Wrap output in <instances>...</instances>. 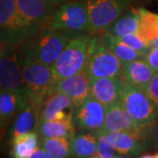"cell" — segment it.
I'll use <instances>...</instances> for the list:
<instances>
[{"label": "cell", "mask_w": 158, "mask_h": 158, "mask_svg": "<svg viewBox=\"0 0 158 158\" xmlns=\"http://www.w3.org/2000/svg\"><path fill=\"white\" fill-rule=\"evenodd\" d=\"M65 31L42 28L19 45L22 58L53 67L70 40Z\"/></svg>", "instance_id": "1"}, {"label": "cell", "mask_w": 158, "mask_h": 158, "mask_svg": "<svg viewBox=\"0 0 158 158\" xmlns=\"http://www.w3.org/2000/svg\"><path fill=\"white\" fill-rule=\"evenodd\" d=\"M20 60L30 104L41 111L47 99L56 91L58 80L52 67L23 58Z\"/></svg>", "instance_id": "2"}, {"label": "cell", "mask_w": 158, "mask_h": 158, "mask_svg": "<svg viewBox=\"0 0 158 158\" xmlns=\"http://www.w3.org/2000/svg\"><path fill=\"white\" fill-rule=\"evenodd\" d=\"M0 27L1 44L11 47L19 46L40 30L20 15L14 0H0Z\"/></svg>", "instance_id": "3"}, {"label": "cell", "mask_w": 158, "mask_h": 158, "mask_svg": "<svg viewBox=\"0 0 158 158\" xmlns=\"http://www.w3.org/2000/svg\"><path fill=\"white\" fill-rule=\"evenodd\" d=\"M93 35L79 34L72 37L52 67L58 81L67 78L86 69Z\"/></svg>", "instance_id": "4"}, {"label": "cell", "mask_w": 158, "mask_h": 158, "mask_svg": "<svg viewBox=\"0 0 158 158\" xmlns=\"http://www.w3.org/2000/svg\"><path fill=\"white\" fill-rule=\"evenodd\" d=\"M42 28L51 30L90 33V19L84 0H72L57 8Z\"/></svg>", "instance_id": "5"}, {"label": "cell", "mask_w": 158, "mask_h": 158, "mask_svg": "<svg viewBox=\"0 0 158 158\" xmlns=\"http://www.w3.org/2000/svg\"><path fill=\"white\" fill-rule=\"evenodd\" d=\"M121 103L139 126L148 128L158 118V107L146 92L123 79Z\"/></svg>", "instance_id": "6"}, {"label": "cell", "mask_w": 158, "mask_h": 158, "mask_svg": "<svg viewBox=\"0 0 158 158\" xmlns=\"http://www.w3.org/2000/svg\"><path fill=\"white\" fill-rule=\"evenodd\" d=\"M86 69L90 77H124L120 60L102 44L98 35H93Z\"/></svg>", "instance_id": "7"}, {"label": "cell", "mask_w": 158, "mask_h": 158, "mask_svg": "<svg viewBox=\"0 0 158 158\" xmlns=\"http://www.w3.org/2000/svg\"><path fill=\"white\" fill-rule=\"evenodd\" d=\"M90 19V33L103 32L128 9L131 0H84Z\"/></svg>", "instance_id": "8"}, {"label": "cell", "mask_w": 158, "mask_h": 158, "mask_svg": "<svg viewBox=\"0 0 158 158\" xmlns=\"http://www.w3.org/2000/svg\"><path fill=\"white\" fill-rule=\"evenodd\" d=\"M13 47L2 45L0 58V85L1 90L17 91L27 94L21 61L16 52L11 50Z\"/></svg>", "instance_id": "9"}, {"label": "cell", "mask_w": 158, "mask_h": 158, "mask_svg": "<svg viewBox=\"0 0 158 158\" xmlns=\"http://www.w3.org/2000/svg\"><path fill=\"white\" fill-rule=\"evenodd\" d=\"M106 113V107L90 95L74 111L75 128L94 132L101 130L105 124Z\"/></svg>", "instance_id": "10"}, {"label": "cell", "mask_w": 158, "mask_h": 158, "mask_svg": "<svg viewBox=\"0 0 158 158\" xmlns=\"http://www.w3.org/2000/svg\"><path fill=\"white\" fill-rule=\"evenodd\" d=\"M101 130L106 133L127 132L141 136L145 139L147 128L137 124L120 102L110 107H106L105 124Z\"/></svg>", "instance_id": "11"}, {"label": "cell", "mask_w": 158, "mask_h": 158, "mask_svg": "<svg viewBox=\"0 0 158 158\" xmlns=\"http://www.w3.org/2000/svg\"><path fill=\"white\" fill-rule=\"evenodd\" d=\"M18 11L26 20L33 26L42 28L60 6L51 0H14Z\"/></svg>", "instance_id": "12"}, {"label": "cell", "mask_w": 158, "mask_h": 158, "mask_svg": "<svg viewBox=\"0 0 158 158\" xmlns=\"http://www.w3.org/2000/svg\"><path fill=\"white\" fill-rule=\"evenodd\" d=\"M124 77H90V96L110 107L121 102Z\"/></svg>", "instance_id": "13"}, {"label": "cell", "mask_w": 158, "mask_h": 158, "mask_svg": "<svg viewBox=\"0 0 158 158\" xmlns=\"http://www.w3.org/2000/svg\"><path fill=\"white\" fill-rule=\"evenodd\" d=\"M56 91L69 97L76 108L79 106L90 95V77L87 69L58 81Z\"/></svg>", "instance_id": "14"}, {"label": "cell", "mask_w": 158, "mask_h": 158, "mask_svg": "<svg viewBox=\"0 0 158 158\" xmlns=\"http://www.w3.org/2000/svg\"><path fill=\"white\" fill-rule=\"evenodd\" d=\"M75 106L71 98L59 91H55L43 106L40 114L39 122L47 120L73 119Z\"/></svg>", "instance_id": "15"}, {"label": "cell", "mask_w": 158, "mask_h": 158, "mask_svg": "<svg viewBox=\"0 0 158 158\" xmlns=\"http://www.w3.org/2000/svg\"><path fill=\"white\" fill-rule=\"evenodd\" d=\"M30 105L27 94L17 91L1 90L0 93V119L1 127H5L12 118Z\"/></svg>", "instance_id": "16"}, {"label": "cell", "mask_w": 158, "mask_h": 158, "mask_svg": "<svg viewBox=\"0 0 158 158\" xmlns=\"http://www.w3.org/2000/svg\"><path fill=\"white\" fill-rule=\"evenodd\" d=\"M124 78L130 84L143 90L155 75V71L145 59L121 62Z\"/></svg>", "instance_id": "17"}, {"label": "cell", "mask_w": 158, "mask_h": 158, "mask_svg": "<svg viewBox=\"0 0 158 158\" xmlns=\"http://www.w3.org/2000/svg\"><path fill=\"white\" fill-rule=\"evenodd\" d=\"M112 139L116 151L127 156H137L143 151V137L127 132L107 133Z\"/></svg>", "instance_id": "18"}, {"label": "cell", "mask_w": 158, "mask_h": 158, "mask_svg": "<svg viewBox=\"0 0 158 158\" xmlns=\"http://www.w3.org/2000/svg\"><path fill=\"white\" fill-rule=\"evenodd\" d=\"M75 129L73 119H68L40 121L34 131L41 140L50 138H68L71 140L76 133Z\"/></svg>", "instance_id": "19"}, {"label": "cell", "mask_w": 158, "mask_h": 158, "mask_svg": "<svg viewBox=\"0 0 158 158\" xmlns=\"http://www.w3.org/2000/svg\"><path fill=\"white\" fill-rule=\"evenodd\" d=\"M73 156L76 158H89L96 155L98 148V134L94 131L82 129L75 133L70 140Z\"/></svg>", "instance_id": "20"}, {"label": "cell", "mask_w": 158, "mask_h": 158, "mask_svg": "<svg viewBox=\"0 0 158 158\" xmlns=\"http://www.w3.org/2000/svg\"><path fill=\"white\" fill-rule=\"evenodd\" d=\"M40 114V111L32 104L19 113L12 123L10 131L11 140L35 130L37 125L39 124Z\"/></svg>", "instance_id": "21"}, {"label": "cell", "mask_w": 158, "mask_h": 158, "mask_svg": "<svg viewBox=\"0 0 158 158\" xmlns=\"http://www.w3.org/2000/svg\"><path fill=\"white\" fill-rule=\"evenodd\" d=\"M140 30V14L138 9H132L123 13L113 21L104 31L117 38H121L129 34L139 33Z\"/></svg>", "instance_id": "22"}, {"label": "cell", "mask_w": 158, "mask_h": 158, "mask_svg": "<svg viewBox=\"0 0 158 158\" xmlns=\"http://www.w3.org/2000/svg\"><path fill=\"white\" fill-rule=\"evenodd\" d=\"M98 35L102 44L106 46L109 50L112 51L120 60L121 62H127L135 61V60L145 59V57L143 56H141V54H139L138 52L131 48L127 44H125L119 38H117L105 31H103Z\"/></svg>", "instance_id": "23"}, {"label": "cell", "mask_w": 158, "mask_h": 158, "mask_svg": "<svg viewBox=\"0 0 158 158\" xmlns=\"http://www.w3.org/2000/svg\"><path fill=\"white\" fill-rule=\"evenodd\" d=\"M40 136L35 132H30L11 140V156L14 158H28L39 148Z\"/></svg>", "instance_id": "24"}, {"label": "cell", "mask_w": 158, "mask_h": 158, "mask_svg": "<svg viewBox=\"0 0 158 158\" xmlns=\"http://www.w3.org/2000/svg\"><path fill=\"white\" fill-rule=\"evenodd\" d=\"M138 11L140 14L139 34L152 44L158 34V14L145 8H138Z\"/></svg>", "instance_id": "25"}, {"label": "cell", "mask_w": 158, "mask_h": 158, "mask_svg": "<svg viewBox=\"0 0 158 158\" xmlns=\"http://www.w3.org/2000/svg\"><path fill=\"white\" fill-rule=\"evenodd\" d=\"M41 148L56 158H71L73 156L71 141L68 138H50L42 140Z\"/></svg>", "instance_id": "26"}, {"label": "cell", "mask_w": 158, "mask_h": 158, "mask_svg": "<svg viewBox=\"0 0 158 158\" xmlns=\"http://www.w3.org/2000/svg\"><path fill=\"white\" fill-rule=\"evenodd\" d=\"M119 39L121 40L125 44H127L131 48L138 52L144 57H146V56L152 49L151 44L147 40L144 39L139 33L127 34Z\"/></svg>", "instance_id": "27"}, {"label": "cell", "mask_w": 158, "mask_h": 158, "mask_svg": "<svg viewBox=\"0 0 158 158\" xmlns=\"http://www.w3.org/2000/svg\"><path fill=\"white\" fill-rule=\"evenodd\" d=\"M98 134V148L96 155L102 158H114L115 156V147L112 139L107 133L102 130L97 131Z\"/></svg>", "instance_id": "28"}, {"label": "cell", "mask_w": 158, "mask_h": 158, "mask_svg": "<svg viewBox=\"0 0 158 158\" xmlns=\"http://www.w3.org/2000/svg\"><path fill=\"white\" fill-rule=\"evenodd\" d=\"M151 101L158 107V72H156L147 86L143 89Z\"/></svg>", "instance_id": "29"}, {"label": "cell", "mask_w": 158, "mask_h": 158, "mask_svg": "<svg viewBox=\"0 0 158 158\" xmlns=\"http://www.w3.org/2000/svg\"><path fill=\"white\" fill-rule=\"evenodd\" d=\"M144 144H148L155 148H158V118L146 130Z\"/></svg>", "instance_id": "30"}, {"label": "cell", "mask_w": 158, "mask_h": 158, "mask_svg": "<svg viewBox=\"0 0 158 158\" xmlns=\"http://www.w3.org/2000/svg\"><path fill=\"white\" fill-rule=\"evenodd\" d=\"M145 60L155 72H158V48H152L146 56Z\"/></svg>", "instance_id": "31"}, {"label": "cell", "mask_w": 158, "mask_h": 158, "mask_svg": "<svg viewBox=\"0 0 158 158\" xmlns=\"http://www.w3.org/2000/svg\"><path fill=\"white\" fill-rule=\"evenodd\" d=\"M28 158H56L42 148H38Z\"/></svg>", "instance_id": "32"}, {"label": "cell", "mask_w": 158, "mask_h": 158, "mask_svg": "<svg viewBox=\"0 0 158 158\" xmlns=\"http://www.w3.org/2000/svg\"><path fill=\"white\" fill-rule=\"evenodd\" d=\"M52 2H54L55 4H56L57 6H61L64 3H67V2H69V1H72V0H51Z\"/></svg>", "instance_id": "33"}, {"label": "cell", "mask_w": 158, "mask_h": 158, "mask_svg": "<svg viewBox=\"0 0 158 158\" xmlns=\"http://www.w3.org/2000/svg\"><path fill=\"white\" fill-rule=\"evenodd\" d=\"M151 46H152V48H158V34L157 36H156V40L153 41Z\"/></svg>", "instance_id": "34"}, {"label": "cell", "mask_w": 158, "mask_h": 158, "mask_svg": "<svg viewBox=\"0 0 158 158\" xmlns=\"http://www.w3.org/2000/svg\"><path fill=\"white\" fill-rule=\"evenodd\" d=\"M139 158H156V156H151V155H144Z\"/></svg>", "instance_id": "35"}, {"label": "cell", "mask_w": 158, "mask_h": 158, "mask_svg": "<svg viewBox=\"0 0 158 158\" xmlns=\"http://www.w3.org/2000/svg\"><path fill=\"white\" fill-rule=\"evenodd\" d=\"M114 158H127V157L126 156H123V155H122V156H119V155H118V156H115Z\"/></svg>", "instance_id": "36"}, {"label": "cell", "mask_w": 158, "mask_h": 158, "mask_svg": "<svg viewBox=\"0 0 158 158\" xmlns=\"http://www.w3.org/2000/svg\"><path fill=\"white\" fill-rule=\"evenodd\" d=\"M89 158H102V157L98 156V155H94V156H90V157H89Z\"/></svg>", "instance_id": "37"}, {"label": "cell", "mask_w": 158, "mask_h": 158, "mask_svg": "<svg viewBox=\"0 0 158 158\" xmlns=\"http://www.w3.org/2000/svg\"><path fill=\"white\" fill-rule=\"evenodd\" d=\"M155 156H156V158H158V153H156V154Z\"/></svg>", "instance_id": "38"}, {"label": "cell", "mask_w": 158, "mask_h": 158, "mask_svg": "<svg viewBox=\"0 0 158 158\" xmlns=\"http://www.w3.org/2000/svg\"><path fill=\"white\" fill-rule=\"evenodd\" d=\"M157 1H158V0H157Z\"/></svg>", "instance_id": "39"}]
</instances>
